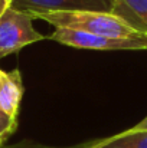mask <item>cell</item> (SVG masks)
<instances>
[{
	"label": "cell",
	"mask_w": 147,
	"mask_h": 148,
	"mask_svg": "<svg viewBox=\"0 0 147 148\" xmlns=\"http://www.w3.org/2000/svg\"><path fill=\"white\" fill-rule=\"evenodd\" d=\"M32 19H41L55 27L74 29L85 33H92L108 38L124 39H147L146 35L133 29L123 19L111 12L104 10H58L36 12L29 14Z\"/></svg>",
	"instance_id": "obj_1"
},
{
	"label": "cell",
	"mask_w": 147,
	"mask_h": 148,
	"mask_svg": "<svg viewBox=\"0 0 147 148\" xmlns=\"http://www.w3.org/2000/svg\"><path fill=\"white\" fill-rule=\"evenodd\" d=\"M46 38L33 27V19L25 12L10 7L0 16V59Z\"/></svg>",
	"instance_id": "obj_2"
},
{
	"label": "cell",
	"mask_w": 147,
	"mask_h": 148,
	"mask_svg": "<svg viewBox=\"0 0 147 148\" xmlns=\"http://www.w3.org/2000/svg\"><path fill=\"white\" fill-rule=\"evenodd\" d=\"M58 43L90 50H147V39H124L108 38L92 33H85L74 29L55 27L53 33L48 36Z\"/></svg>",
	"instance_id": "obj_3"
},
{
	"label": "cell",
	"mask_w": 147,
	"mask_h": 148,
	"mask_svg": "<svg viewBox=\"0 0 147 148\" xmlns=\"http://www.w3.org/2000/svg\"><path fill=\"white\" fill-rule=\"evenodd\" d=\"M12 7L28 14L58 10H104L110 12L108 0H12Z\"/></svg>",
	"instance_id": "obj_4"
},
{
	"label": "cell",
	"mask_w": 147,
	"mask_h": 148,
	"mask_svg": "<svg viewBox=\"0 0 147 148\" xmlns=\"http://www.w3.org/2000/svg\"><path fill=\"white\" fill-rule=\"evenodd\" d=\"M23 81L19 69L10 72L0 69V108L10 118L17 121L20 102L23 98Z\"/></svg>",
	"instance_id": "obj_5"
},
{
	"label": "cell",
	"mask_w": 147,
	"mask_h": 148,
	"mask_svg": "<svg viewBox=\"0 0 147 148\" xmlns=\"http://www.w3.org/2000/svg\"><path fill=\"white\" fill-rule=\"evenodd\" d=\"M110 12L147 36V0H108Z\"/></svg>",
	"instance_id": "obj_6"
},
{
	"label": "cell",
	"mask_w": 147,
	"mask_h": 148,
	"mask_svg": "<svg viewBox=\"0 0 147 148\" xmlns=\"http://www.w3.org/2000/svg\"><path fill=\"white\" fill-rule=\"evenodd\" d=\"M85 148H147V131L126 130L112 137L98 140Z\"/></svg>",
	"instance_id": "obj_7"
},
{
	"label": "cell",
	"mask_w": 147,
	"mask_h": 148,
	"mask_svg": "<svg viewBox=\"0 0 147 148\" xmlns=\"http://www.w3.org/2000/svg\"><path fill=\"white\" fill-rule=\"evenodd\" d=\"M17 128V121L10 118L7 114L3 112V109L0 108V144L3 145L4 141L16 131Z\"/></svg>",
	"instance_id": "obj_8"
},
{
	"label": "cell",
	"mask_w": 147,
	"mask_h": 148,
	"mask_svg": "<svg viewBox=\"0 0 147 148\" xmlns=\"http://www.w3.org/2000/svg\"><path fill=\"white\" fill-rule=\"evenodd\" d=\"M130 130H133V131H147V116L144 119H141L139 124H136L134 127H131Z\"/></svg>",
	"instance_id": "obj_9"
},
{
	"label": "cell",
	"mask_w": 147,
	"mask_h": 148,
	"mask_svg": "<svg viewBox=\"0 0 147 148\" xmlns=\"http://www.w3.org/2000/svg\"><path fill=\"white\" fill-rule=\"evenodd\" d=\"M12 7V0H0V16Z\"/></svg>",
	"instance_id": "obj_10"
},
{
	"label": "cell",
	"mask_w": 147,
	"mask_h": 148,
	"mask_svg": "<svg viewBox=\"0 0 147 148\" xmlns=\"http://www.w3.org/2000/svg\"><path fill=\"white\" fill-rule=\"evenodd\" d=\"M9 148H49V147L38 145V144H28V143H23V144H17V145H13V147H9Z\"/></svg>",
	"instance_id": "obj_11"
},
{
	"label": "cell",
	"mask_w": 147,
	"mask_h": 148,
	"mask_svg": "<svg viewBox=\"0 0 147 148\" xmlns=\"http://www.w3.org/2000/svg\"><path fill=\"white\" fill-rule=\"evenodd\" d=\"M0 148H4V147H3V145H0Z\"/></svg>",
	"instance_id": "obj_12"
},
{
	"label": "cell",
	"mask_w": 147,
	"mask_h": 148,
	"mask_svg": "<svg viewBox=\"0 0 147 148\" xmlns=\"http://www.w3.org/2000/svg\"><path fill=\"white\" fill-rule=\"evenodd\" d=\"M0 145H1V144H0Z\"/></svg>",
	"instance_id": "obj_13"
}]
</instances>
